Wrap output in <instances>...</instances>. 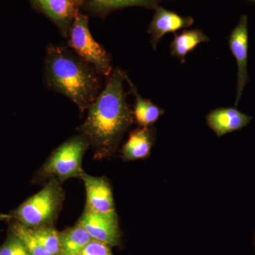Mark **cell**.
Instances as JSON below:
<instances>
[{
  "label": "cell",
  "mask_w": 255,
  "mask_h": 255,
  "mask_svg": "<svg viewBox=\"0 0 255 255\" xmlns=\"http://www.w3.org/2000/svg\"><path fill=\"white\" fill-rule=\"evenodd\" d=\"M127 75L122 69H114L107 77L105 87L87 109L86 119L80 127L82 135L93 147L96 157L113 153L133 122L124 88Z\"/></svg>",
  "instance_id": "6da1fadb"
},
{
  "label": "cell",
  "mask_w": 255,
  "mask_h": 255,
  "mask_svg": "<svg viewBox=\"0 0 255 255\" xmlns=\"http://www.w3.org/2000/svg\"><path fill=\"white\" fill-rule=\"evenodd\" d=\"M194 23L191 16H184L162 7L157 6L155 9L153 18L147 28L150 36V43L154 50L164 35L168 33H176L182 28L190 27Z\"/></svg>",
  "instance_id": "ba28073f"
},
{
  "label": "cell",
  "mask_w": 255,
  "mask_h": 255,
  "mask_svg": "<svg viewBox=\"0 0 255 255\" xmlns=\"http://www.w3.org/2000/svg\"><path fill=\"white\" fill-rule=\"evenodd\" d=\"M78 224L85 228L92 240L109 246H116L119 241L117 217L95 214L85 211Z\"/></svg>",
  "instance_id": "9c48e42d"
},
{
  "label": "cell",
  "mask_w": 255,
  "mask_h": 255,
  "mask_svg": "<svg viewBox=\"0 0 255 255\" xmlns=\"http://www.w3.org/2000/svg\"><path fill=\"white\" fill-rule=\"evenodd\" d=\"M67 40L69 48L91 65L100 76L107 78L113 72L112 56L92 36L86 15L80 11L76 14Z\"/></svg>",
  "instance_id": "277c9868"
},
{
  "label": "cell",
  "mask_w": 255,
  "mask_h": 255,
  "mask_svg": "<svg viewBox=\"0 0 255 255\" xmlns=\"http://www.w3.org/2000/svg\"><path fill=\"white\" fill-rule=\"evenodd\" d=\"M164 1L166 0H85L82 6H85L94 14L106 16L115 10L129 6H142L146 9H155Z\"/></svg>",
  "instance_id": "5bb4252c"
},
{
  "label": "cell",
  "mask_w": 255,
  "mask_h": 255,
  "mask_svg": "<svg viewBox=\"0 0 255 255\" xmlns=\"http://www.w3.org/2000/svg\"><path fill=\"white\" fill-rule=\"evenodd\" d=\"M80 255H114L109 245L92 240L85 247Z\"/></svg>",
  "instance_id": "ffe728a7"
},
{
  "label": "cell",
  "mask_w": 255,
  "mask_h": 255,
  "mask_svg": "<svg viewBox=\"0 0 255 255\" xmlns=\"http://www.w3.org/2000/svg\"><path fill=\"white\" fill-rule=\"evenodd\" d=\"M100 75L71 49L47 47L44 59L46 86L70 99L80 112L87 110L101 92Z\"/></svg>",
  "instance_id": "7a4b0ae2"
},
{
  "label": "cell",
  "mask_w": 255,
  "mask_h": 255,
  "mask_svg": "<svg viewBox=\"0 0 255 255\" xmlns=\"http://www.w3.org/2000/svg\"><path fill=\"white\" fill-rule=\"evenodd\" d=\"M13 233L23 242L30 255H52L35 237L31 228L17 223L13 227Z\"/></svg>",
  "instance_id": "ac0fdd59"
},
{
  "label": "cell",
  "mask_w": 255,
  "mask_h": 255,
  "mask_svg": "<svg viewBox=\"0 0 255 255\" xmlns=\"http://www.w3.org/2000/svg\"><path fill=\"white\" fill-rule=\"evenodd\" d=\"M249 1H253V2H255V0H249Z\"/></svg>",
  "instance_id": "603a6c76"
},
{
  "label": "cell",
  "mask_w": 255,
  "mask_h": 255,
  "mask_svg": "<svg viewBox=\"0 0 255 255\" xmlns=\"http://www.w3.org/2000/svg\"><path fill=\"white\" fill-rule=\"evenodd\" d=\"M153 142V134L148 127H142L130 132L124 145L122 154L127 160L143 159L149 155Z\"/></svg>",
  "instance_id": "7c38bea8"
},
{
  "label": "cell",
  "mask_w": 255,
  "mask_h": 255,
  "mask_svg": "<svg viewBox=\"0 0 255 255\" xmlns=\"http://www.w3.org/2000/svg\"><path fill=\"white\" fill-rule=\"evenodd\" d=\"M90 235L80 224L61 233V255H80L92 241Z\"/></svg>",
  "instance_id": "2e32d148"
},
{
  "label": "cell",
  "mask_w": 255,
  "mask_h": 255,
  "mask_svg": "<svg viewBox=\"0 0 255 255\" xmlns=\"http://www.w3.org/2000/svg\"><path fill=\"white\" fill-rule=\"evenodd\" d=\"M85 0H74V1H75V3H76V4L78 5L79 7H80V6H82V5H83L84 2H85Z\"/></svg>",
  "instance_id": "44dd1931"
},
{
  "label": "cell",
  "mask_w": 255,
  "mask_h": 255,
  "mask_svg": "<svg viewBox=\"0 0 255 255\" xmlns=\"http://www.w3.org/2000/svg\"><path fill=\"white\" fill-rule=\"evenodd\" d=\"M126 81L128 84L135 98V107L132 114L137 124L142 127H148L149 126L155 124L164 114V110L152 103L150 100L142 98L128 75L126 78Z\"/></svg>",
  "instance_id": "9a60e30c"
},
{
  "label": "cell",
  "mask_w": 255,
  "mask_h": 255,
  "mask_svg": "<svg viewBox=\"0 0 255 255\" xmlns=\"http://www.w3.org/2000/svg\"><path fill=\"white\" fill-rule=\"evenodd\" d=\"M253 117L236 108H219L212 111L206 117L209 127L217 136L241 130L251 122Z\"/></svg>",
  "instance_id": "8fae6325"
},
{
  "label": "cell",
  "mask_w": 255,
  "mask_h": 255,
  "mask_svg": "<svg viewBox=\"0 0 255 255\" xmlns=\"http://www.w3.org/2000/svg\"><path fill=\"white\" fill-rule=\"evenodd\" d=\"M248 18L247 15H242L237 26L233 28L228 37V46L238 66L236 106L239 103L243 90L250 81L248 73Z\"/></svg>",
  "instance_id": "8992f818"
},
{
  "label": "cell",
  "mask_w": 255,
  "mask_h": 255,
  "mask_svg": "<svg viewBox=\"0 0 255 255\" xmlns=\"http://www.w3.org/2000/svg\"><path fill=\"white\" fill-rule=\"evenodd\" d=\"M0 255H30L23 242L14 233L0 248Z\"/></svg>",
  "instance_id": "d6986e66"
},
{
  "label": "cell",
  "mask_w": 255,
  "mask_h": 255,
  "mask_svg": "<svg viewBox=\"0 0 255 255\" xmlns=\"http://www.w3.org/2000/svg\"><path fill=\"white\" fill-rule=\"evenodd\" d=\"M209 41V37L200 29L184 30L180 33H174L169 46L170 54L177 58L181 63H184L186 57L190 52L201 43Z\"/></svg>",
  "instance_id": "4fadbf2b"
},
{
  "label": "cell",
  "mask_w": 255,
  "mask_h": 255,
  "mask_svg": "<svg viewBox=\"0 0 255 255\" xmlns=\"http://www.w3.org/2000/svg\"><path fill=\"white\" fill-rule=\"evenodd\" d=\"M89 146L88 140L81 133L70 137L52 152L42 168V174L60 182L81 177L82 157Z\"/></svg>",
  "instance_id": "5b68a950"
},
{
  "label": "cell",
  "mask_w": 255,
  "mask_h": 255,
  "mask_svg": "<svg viewBox=\"0 0 255 255\" xmlns=\"http://www.w3.org/2000/svg\"><path fill=\"white\" fill-rule=\"evenodd\" d=\"M63 199L64 192L59 182L51 178L43 189L18 208L15 217L26 227L48 226L56 218Z\"/></svg>",
  "instance_id": "3957f363"
},
{
  "label": "cell",
  "mask_w": 255,
  "mask_h": 255,
  "mask_svg": "<svg viewBox=\"0 0 255 255\" xmlns=\"http://www.w3.org/2000/svg\"><path fill=\"white\" fill-rule=\"evenodd\" d=\"M41 246L52 255H61V233L50 226L31 228Z\"/></svg>",
  "instance_id": "e0dca14e"
},
{
  "label": "cell",
  "mask_w": 255,
  "mask_h": 255,
  "mask_svg": "<svg viewBox=\"0 0 255 255\" xmlns=\"http://www.w3.org/2000/svg\"><path fill=\"white\" fill-rule=\"evenodd\" d=\"M35 6L50 18L65 38L80 7L74 0H31Z\"/></svg>",
  "instance_id": "30bf717a"
},
{
  "label": "cell",
  "mask_w": 255,
  "mask_h": 255,
  "mask_svg": "<svg viewBox=\"0 0 255 255\" xmlns=\"http://www.w3.org/2000/svg\"><path fill=\"white\" fill-rule=\"evenodd\" d=\"M80 177L85 184L87 193L85 211L117 217L112 189L105 178L93 177L85 172H82Z\"/></svg>",
  "instance_id": "52a82bcc"
},
{
  "label": "cell",
  "mask_w": 255,
  "mask_h": 255,
  "mask_svg": "<svg viewBox=\"0 0 255 255\" xmlns=\"http://www.w3.org/2000/svg\"><path fill=\"white\" fill-rule=\"evenodd\" d=\"M10 216H8V215L5 214H0V221H2V220L9 219Z\"/></svg>",
  "instance_id": "7402d4cb"
}]
</instances>
